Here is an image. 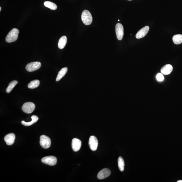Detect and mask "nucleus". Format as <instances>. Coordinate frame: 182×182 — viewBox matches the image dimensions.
Returning <instances> with one entry per match:
<instances>
[{"instance_id": "20e7f679", "label": "nucleus", "mask_w": 182, "mask_h": 182, "mask_svg": "<svg viewBox=\"0 0 182 182\" xmlns=\"http://www.w3.org/2000/svg\"><path fill=\"white\" fill-rule=\"evenodd\" d=\"M41 161L44 164L49 166H53L57 164V160L55 156H49L44 157L42 159Z\"/></svg>"}, {"instance_id": "2eb2a0df", "label": "nucleus", "mask_w": 182, "mask_h": 182, "mask_svg": "<svg viewBox=\"0 0 182 182\" xmlns=\"http://www.w3.org/2000/svg\"><path fill=\"white\" fill-rule=\"evenodd\" d=\"M31 118L32 119L31 121L30 122H26L24 121H21V123L25 126H30L36 123L38 119V117L36 115H32Z\"/></svg>"}, {"instance_id": "0eeeda50", "label": "nucleus", "mask_w": 182, "mask_h": 182, "mask_svg": "<svg viewBox=\"0 0 182 182\" xmlns=\"http://www.w3.org/2000/svg\"><path fill=\"white\" fill-rule=\"evenodd\" d=\"M115 30L118 40H122L124 35V28L123 25L120 23H118L116 25Z\"/></svg>"}, {"instance_id": "9b49d317", "label": "nucleus", "mask_w": 182, "mask_h": 182, "mask_svg": "<svg viewBox=\"0 0 182 182\" xmlns=\"http://www.w3.org/2000/svg\"><path fill=\"white\" fill-rule=\"evenodd\" d=\"M81 142L80 140L77 138H73L71 142V147L73 150L75 152H78L80 150L81 146Z\"/></svg>"}, {"instance_id": "a878e982", "label": "nucleus", "mask_w": 182, "mask_h": 182, "mask_svg": "<svg viewBox=\"0 0 182 182\" xmlns=\"http://www.w3.org/2000/svg\"><path fill=\"white\" fill-rule=\"evenodd\" d=\"M118 21H120L119 20H118Z\"/></svg>"}, {"instance_id": "f257e3e1", "label": "nucleus", "mask_w": 182, "mask_h": 182, "mask_svg": "<svg viewBox=\"0 0 182 182\" xmlns=\"http://www.w3.org/2000/svg\"><path fill=\"white\" fill-rule=\"evenodd\" d=\"M19 31L18 29L14 28L11 30L6 37L5 40L7 42H14L18 38Z\"/></svg>"}, {"instance_id": "f8f14e48", "label": "nucleus", "mask_w": 182, "mask_h": 182, "mask_svg": "<svg viewBox=\"0 0 182 182\" xmlns=\"http://www.w3.org/2000/svg\"><path fill=\"white\" fill-rule=\"evenodd\" d=\"M15 139V135L13 133H10L5 135L4 138L6 144L8 146H11L14 143Z\"/></svg>"}, {"instance_id": "6e6552de", "label": "nucleus", "mask_w": 182, "mask_h": 182, "mask_svg": "<svg viewBox=\"0 0 182 182\" xmlns=\"http://www.w3.org/2000/svg\"><path fill=\"white\" fill-rule=\"evenodd\" d=\"M89 145L91 150L93 151L96 150L98 146V142L96 137L93 135L90 137L89 140Z\"/></svg>"}, {"instance_id": "a211bd4d", "label": "nucleus", "mask_w": 182, "mask_h": 182, "mask_svg": "<svg viewBox=\"0 0 182 182\" xmlns=\"http://www.w3.org/2000/svg\"><path fill=\"white\" fill-rule=\"evenodd\" d=\"M44 5L46 7L51 9V10H55L57 9V6L55 3L50 1H46L44 2Z\"/></svg>"}, {"instance_id": "4be33fe9", "label": "nucleus", "mask_w": 182, "mask_h": 182, "mask_svg": "<svg viewBox=\"0 0 182 182\" xmlns=\"http://www.w3.org/2000/svg\"><path fill=\"white\" fill-rule=\"evenodd\" d=\"M156 79L159 81H163L164 80V77L162 73H158L156 75Z\"/></svg>"}, {"instance_id": "dca6fc26", "label": "nucleus", "mask_w": 182, "mask_h": 182, "mask_svg": "<svg viewBox=\"0 0 182 182\" xmlns=\"http://www.w3.org/2000/svg\"><path fill=\"white\" fill-rule=\"evenodd\" d=\"M67 71V68L65 67L61 69L58 73L56 81H59L65 76Z\"/></svg>"}, {"instance_id": "6ab92c4d", "label": "nucleus", "mask_w": 182, "mask_h": 182, "mask_svg": "<svg viewBox=\"0 0 182 182\" xmlns=\"http://www.w3.org/2000/svg\"><path fill=\"white\" fill-rule=\"evenodd\" d=\"M40 84V81L38 80L32 81L28 85V88L34 89L38 88Z\"/></svg>"}, {"instance_id": "f3484780", "label": "nucleus", "mask_w": 182, "mask_h": 182, "mask_svg": "<svg viewBox=\"0 0 182 182\" xmlns=\"http://www.w3.org/2000/svg\"><path fill=\"white\" fill-rule=\"evenodd\" d=\"M174 43L176 44H179L182 43V35L176 34L172 38Z\"/></svg>"}, {"instance_id": "5701e85b", "label": "nucleus", "mask_w": 182, "mask_h": 182, "mask_svg": "<svg viewBox=\"0 0 182 182\" xmlns=\"http://www.w3.org/2000/svg\"><path fill=\"white\" fill-rule=\"evenodd\" d=\"M177 182H182V180H179V181H178Z\"/></svg>"}, {"instance_id": "9d476101", "label": "nucleus", "mask_w": 182, "mask_h": 182, "mask_svg": "<svg viewBox=\"0 0 182 182\" xmlns=\"http://www.w3.org/2000/svg\"><path fill=\"white\" fill-rule=\"evenodd\" d=\"M150 30V28L148 26H146L144 28H141L139 30L135 36V37L137 39H140L144 37L148 34L149 30Z\"/></svg>"}, {"instance_id": "f03ea898", "label": "nucleus", "mask_w": 182, "mask_h": 182, "mask_svg": "<svg viewBox=\"0 0 182 182\" xmlns=\"http://www.w3.org/2000/svg\"><path fill=\"white\" fill-rule=\"evenodd\" d=\"M81 19L84 24L86 26L91 24L92 21V15L90 11L87 10L83 11L81 15Z\"/></svg>"}, {"instance_id": "aec40b11", "label": "nucleus", "mask_w": 182, "mask_h": 182, "mask_svg": "<svg viewBox=\"0 0 182 182\" xmlns=\"http://www.w3.org/2000/svg\"><path fill=\"white\" fill-rule=\"evenodd\" d=\"M118 166L120 170V171L123 172L124 170L125 162L122 157L120 156L118 158Z\"/></svg>"}, {"instance_id": "423d86ee", "label": "nucleus", "mask_w": 182, "mask_h": 182, "mask_svg": "<svg viewBox=\"0 0 182 182\" xmlns=\"http://www.w3.org/2000/svg\"><path fill=\"white\" fill-rule=\"evenodd\" d=\"M35 108V105L32 102H27L22 106V109L23 112L27 114L32 113Z\"/></svg>"}, {"instance_id": "39448f33", "label": "nucleus", "mask_w": 182, "mask_h": 182, "mask_svg": "<svg viewBox=\"0 0 182 182\" xmlns=\"http://www.w3.org/2000/svg\"><path fill=\"white\" fill-rule=\"evenodd\" d=\"M41 66L40 62H34L29 63L26 66V70L29 72H32L39 69Z\"/></svg>"}, {"instance_id": "393cba45", "label": "nucleus", "mask_w": 182, "mask_h": 182, "mask_svg": "<svg viewBox=\"0 0 182 182\" xmlns=\"http://www.w3.org/2000/svg\"><path fill=\"white\" fill-rule=\"evenodd\" d=\"M128 1H132V0H128Z\"/></svg>"}, {"instance_id": "1a4fd4ad", "label": "nucleus", "mask_w": 182, "mask_h": 182, "mask_svg": "<svg viewBox=\"0 0 182 182\" xmlns=\"http://www.w3.org/2000/svg\"><path fill=\"white\" fill-rule=\"evenodd\" d=\"M111 174V171L107 168H104L98 172L97 175L98 179H103L109 177Z\"/></svg>"}, {"instance_id": "412c9836", "label": "nucleus", "mask_w": 182, "mask_h": 182, "mask_svg": "<svg viewBox=\"0 0 182 182\" xmlns=\"http://www.w3.org/2000/svg\"><path fill=\"white\" fill-rule=\"evenodd\" d=\"M17 83H18V81L16 80H13L9 83L8 86L6 89V92L8 93L10 92Z\"/></svg>"}, {"instance_id": "b1692460", "label": "nucleus", "mask_w": 182, "mask_h": 182, "mask_svg": "<svg viewBox=\"0 0 182 182\" xmlns=\"http://www.w3.org/2000/svg\"><path fill=\"white\" fill-rule=\"evenodd\" d=\"M1 7H0V11H1Z\"/></svg>"}, {"instance_id": "7ed1b4c3", "label": "nucleus", "mask_w": 182, "mask_h": 182, "mask_svg": "<svg viewBox=\"0 0 182 182\" xmlns=\"http://www.w3.org/2000/svg\"><path fill=\"white\" fill-rule=\"evenodd\" d=\"M40 144L42 148L44 149L50 148L51 145V140L49 137L42 135L40 137Z\"/></svg>"}, {"instance_id": "4468645a", "label": "nucleus", "mask_w": 182, "mask_h": 182, "mask_svg": "<svg viewBox=\"0 0 182 182\" xmlns=\"http://www.w3.org/2000/svg\"><path fill=\"white\" fill-rule=\"evenodd\" d=\"M67 38L65 36H63L60 38L59 43H58V47L60 49H63L64 48L67 43Z\"/></svg>"}, {"instance_id": "ddd939ff", "label": "nucleus", "mask_w": 182, "mask_h": 182, "mask_svg": "<svg viewBox=\"0 0 182 182\" xmlns=\"http://www.w3.org/2000/svg\"><path fill=\"white\" fill-rule=\"evenodd\" d=\"M173 67L170 64L166 65L162 67L160 71L164 75H168L170 74L173 71Z\"/></svg>"}]
</instances>
